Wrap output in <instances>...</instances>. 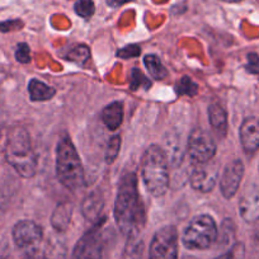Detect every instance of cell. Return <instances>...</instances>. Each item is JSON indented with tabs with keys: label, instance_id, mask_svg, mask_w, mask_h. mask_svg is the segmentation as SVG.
I'll return each instance as SVG.
<instances>
[{
	"label": "cell",
	"instance_id": "6da1fadb",
	"mask_svg": "<svg viewBox=\"0 0 259 259\" xmlns=\"http://www.w3.org/2000/svg\"><path fill=\"white\" fill-rule=\"evenodd\" d=\"M114 220L119 231L128 239H138L146 224V212L138 191L135 173L122 176L114 202Z\"/></svg>",
	"mask_w": 259,
	"mask_h": 259
},
{
	"label": "cell",
	"instance_id": "7a4b0ae2",
	"mask_svg": "<svg viewBox=\"0 0 259 259\" xmlns=\"http://www.w3.org/2000/svg\"><path fill=\"white\" fill-rule=\"evenodd\" d=\"M6 159L21 177H34L37 171V156L26 128L14 127L9 131L6 144Z\"/></svg>",
	"mask_w": 259,
	"mask_h": 259
},
{
	"label": "cell",
	"instance_id": "3957f363",
	"mask_svg": "<svg viewBox=\"0 0 259 259\" xmlns=\"http://www.w3.org/2000/svg\"><path fill=\"white\" fill-rule=\"evenodd\" d=\"M141 177L145 188L154 197H161L169 188V160L159 145H150L141 159Z\"/></svg>",
	"mask_w": 259,
	"mask_h": 259
},
{
	"label": "cell",
	"instance_id": "277c9868",
	"mask_svg": "<svg viewBox=\"0 0 259 259\" xmlns=\"http://www.w3.org/2000/svg\"><path fill=\"white\" fill-rule=\"evenodd\" d=\"M56 176L69 191L76 192L84 186V169L69 136L60 139L56 148Z\"/></svg>",
	"mask_w": 259,
	"mask_h": 259
},
{
	"label": "cell",
	"instance_id": "5b68a950",
	"mask_svg": "<svg viewBox=\"0 0 259 259\" xmlns=\"http://www.w3.org/2000/svg\"><path fill=\"white\" fill-rule=\"evenodd\" d=\"M218 239V226L208 215H200L192 219L182 236V243L189 250H205Z\"/></svg>",
	"mask_w": 259,
	"mask_h": 259
},
{
	"label": "cell",
	"instance_id": "8992f818",
	"mask_svg": "<svg viewBox=\"0 0 259 259\" xmlns=\"http://www.w3.org/2000/svg\"><path fill=\"white\" fill-rule=\"evenodd\" d=\"M104 221L106 218L93 224V226L79 239L76 245L74 246L71 259H102L104 245L102 226Z\"/></svg>",
	"mask_w": 259,
	"mask_h": 259
},
{
	"label": "cell",
	"instance_id": "52a82bcc",
	"mask_svg": "<svg viewBox=\"0 0 259 259\" xmlns=\"http://www.w3.org/2000/svg\"><path fill=\"white\" fill-rule=\"evenodd\" d=\"M149 259H178V230L166 225L159 229L153 236Z\"/></svg>",
	"mask_w": 259,
	"mask_h": 259
},
{
	"label": "cell",
	"instance_id": "ba28073f",
	"mask_svg": "<svg viewBox=\"0 0 259 259\" xmlns=\"http://www.w3.org/2000/svg\"><path fill=\"white\" fill-rule=\"evenodd\" d=\"M188 155L194 164H206L216 154V144L212 136L202 128L193 130L188 139Z\"/></svg>",
	"mask_w": 259,
	"mask_h": 259
},
{
	"label": "cell",
	"instance_id": "9c48e42d",
	"mask_svg": "<svg viewBox=\"0 0 259 259\" xmlns=\"http://www.w3.org/2000/svg\"><path fill=\"white\" fill-rule=\"evenodd\" d=\"M12 235L18 248L33 249L41 243L44 238V230L33 221L22 220L14 225Z\"/></svg>",
	"mask_w": 259,
	"mask_h": 259
},
{
	"label": "cell",
	"instance_id": "30bf717a",
	"mask_svg": "<svg viewBox=\"0 0 259 259\" xmlns=\"http://www.w3.org/2000/svg\"><path fill=\"white\" fill-rule=\"evenodd\" d=\"M244 177V164L243 161L235 159L226 164L223 170V176L220 179V191L226 200H230L238 192L240 187L241 179Z\"/></svg>",
	"mask_w": 259,
	"mask_h": 259
},
{
	"label": "cell",
	"instance_id": "8fae6325",
	"mask_svg": "<svg viewBox=\"0 0 259 259\" xmlns=\"http://www.w3.org/2000/svg\"><path fill=\"white\" fill-rule=\"evenodd\" d=\"M216 181H218L216 165H212L210 161L197 165V168L192 171L191 178H189L192 188L203 192V193L212 191L216 186Z\"/></svg>",
	"mask_w": 259,
	"mask_h": 259
},
{
	"label": "cell",
	"instance_id": "7c38bea8",
	"mask_svg": "<svg viewBox=\"0 0 259 259\" xmlns=\"http://www.w3.org/2000/svg\"><path fill=\"white\" fill-rule=\"evenodd\" d=\"M239 213L245 223L259 220V187L250 186L244 191L239 201Z\"/></svg>",
	"mask_w": 259,
	"mask_h": 259
},
{
	"label": "cell",
	"instance_id": "4fadbf2b",
	"mask_svg": "<svg viewBox=\"0 0 259 259\" xmlns=\"http://www.w3.org/2000/svg\"><path fill=\"white\" fill-rule=\"evenodd\" d=\"M240 143L245 153L253 154L259 149V119L248 117L240 126Z\"/></svg>",
	"mask_w": 259,
	"mask_h": 259
},
{
	"label": "cell",
	"instance_id": "5bb4252c",
	"mask_svg": "<svg viewBox=\"0 0 259 259\" xmlns=\"http://www.w3.org/2000/svg\"><path fill=\"white\" fill-rule=\"evenodd\" d=\"M104 207V197L101 189H94L92 193H89L83 201L81 205V212L83 216L91 223H98L104 216L102 215V211Z\"/></svg>",
	"mask_w": 259,
	"mask_h": 259
},
{
	"label": "cell",
	"instance_id": "9a60e30c",
	"mask_svg": "<svg viewBox=\"0 0 259 259\" xmlns=\"http://www.w3.org/2000/svg\"><path fill=\"white\" fill-rule=\"evenodd\" d=\"M73 216V203L62 202L56 206L51 215V225L59 233H65Z\"/></svg>",
	"mask_w": 259,
	"mask_h": 259
},
{
	"label": "cell",
	"instance_id": "2e32d148",
	"mask_svg": "<svg viewBox=\"0 0 259 259\" xmlns=\"http://www.w3.org/2000/svg\"><path fill=\"white\" fill-rule=\"evenodd\" d=\"M208 121L216 134L221 138H225L228 133V114L220 104L215 103L208 107Z\"/></svg>",
	"mask_w": 259,
	"mask_h": 259
},
{
	"label": "cell",
	"instance_id": "e0dca14e",
	"mask_svg": "<svg viewBox=\"0 0 259 259\" xmlns=\"http://www.w3.org/2000/svg\"><path fill=\"white\" fill-rule=\"evenodd\" d=\"M102 119L111 131L118 128L123 119V104L121 102H112L102 112Z\"/></svg>",
	"mask_w": 259,
	"mask_h": 259
},
{
	"label": "cell",
	"instance_id": "ac0fdd59",
	"mask_svg": "<svg viewBox=\"0 0 259 259\" xmlns=\"http://www.w3.org/2000/svg\"><path fill=\"white\" fill-rule=\"evenodd\" d=\"M28 93L31 101L46 102L54 98L56 91L52 87H49L37 79H31V81L28 83Z\"/></svg>",
	"mask_w": 259,
	"mask_h": 259
},
{
	"label": "cell",
	"instance_id": "d6986e66",
	"mask_svg": "<svg viewBox=\"0 0 259 259\" xmlns=\"http://www.w3.org/2000/svg\"><path fill=\"white\" fill-rule=\"evenodd\" d=\"M144 64H145L150 75L155 80H163L168 75L165 66H164L163 62L160 61V59L156 55H146L145 59H144Z\"/></svg>",
	"mask_w": 259,
	"mask_h": 259
},
{
	"label": "cell",
	"instance_id": "ffe728a7",
	"mask_svg": "<svg viewBox=\"0 0 259 259\" xmlns=\"http://www.w3.org/2000/svg\"><path fill=\"white\" fill-rule=\"evenodd\" d=\"M174 89H176V93L178 96L194 97L198 93V85L189 76H183V78L179 79L176 83Z\"/></svg>",
	"mask_w": 259,
	"mask_h": 259
},
{
	"label": "cell",
	"instance_id": "44dd1931",
	"mask_svg": "<svg viewBox=\"0 0 259 259\" xmlns=\"http://www.w3.org/2000/svg\"><path fill=\"white\" fill-rule=\"evenodd\" d=\"M89 56H91V51H89L88 46L79 45V46H75L69 51V54L66 55V60L75 62L78 65H83L88 61Z\"/></svg>",
	"mask_w": 259,
	"mask_h": 259
},
{
	"label": "cell",
	"instance_id": "7402d4cb",
	"mask_svg": "<svg viewBox=\"0 0 259 259\" xmlns=\"http://www.w3.org/2000/svg\"><path fill=\"white\" fill-rule=\"evenodd\" d=\"M150 87L151 81L139 69H133V71H131V79H130V89L135 92L139 88L149 89Z\"/></svg>",
	"mask_w": 259,
	"mask_h": 259
},
{
	"label": "cell",
	"instance_id": "603a6c76",
	"mask_svg": "<svg viewBox=\"0 0 259 259\" xmlns=\"http://www.w3.org/2000/svg\"><path fill=\"white\" fill-rule=\"evenodd\" d=\"M119 149H121V136L116 135L113 138L109 139L108 145H107L106 150V161L107 164H112L117 159L119 154Z\"/></svg>",
	"mask_w": 259,
	"mask_h": 259
},
{
	"label": "cell",
	"instance_id": "cb8c5ba5",
	"mask_svg": "<svg viewBox=\"0 0 259 259\" xmlns=\"http://www.w3.org/2000/svg\"><path fill=\"white\" fill-rule=\"evenodd\" d=\"M74 8H75V13L81 18H91L96 12L93 0H78Z\"/></svg>",
	"mask_w": 259,
	"mask_h": 259
},
{
	"label": "cell",
	"instance_id": "d4e9b609",
	"mask_svg": "<svg viewBox=\"0 0 259 259\" xmlns=\"http://www.w3.org/2000/svg\"><path fill=\"white\" fill-rule=\"evenodd\" d=\"M245 258V245L243 243H234L225 253L215 259H244Z\"/></svg>",
	"mask_w": 259,
	"mask_h": 259
},
{
	"label": "cell",
	"instance_id": "484cf974",
	"mask_svg": "<svg viewBox=\"0 0 259 259\" xmlns=\"http://www.w3.org/2000/svg\"><path fill=\"white\" fill-rule=\"evenodd\" d=\"M141 54V49L138 45H130V46L123 47V49H119L118 51L116 52L117 57L119 59H133V57H139Z\"/></svg>",
	"mask_w": 259,
	"mask_h": 259
},
{
	"label": "cell",
	"instance_id": "4316f807",
	"mask_svg": "<svg viewBox=\"0 0 259 259\" xmlns=\"http://www.w3.org/2000/svg\"><path fill=\"white\" fill-rule=\"evenodd\" d=\"M16 59L17 61L21 62V64H28L31 61V50H29V46L24 42L19 44L17 46L16 50Z\"/></svg>",
	"mask_w": 259,
	"mask_h": 259
},
{
	"label": "cell",
	"instance_id": "83f0119b",
	"mask_svg": "<svg viewBox=\"0 0 259 259\" xmlns=\"http://www.w3.org/2000/svg\"><path fill=\"white\" fill-rule=\"evenodd\" d=\"M23 27V22L19 19H11V21L0 22V32H12L21 29Z\"/></svg>",
	"mask_w": 259,
	"mask_h": 259
},
{
	"label": "cell",
	"instance_id": "f1b7e54d",
	"mask_svg": "<svg viewBox=\"0 0 259 259\" xmlns=\"http://www.w3.org/2000/svg\"><path fill=\"white\" fill-rule=\"evenodd\" d=\"M249 65H248V69L251 70L253 69V73L258 71L259 69V57L256 56L255 54H249Z\"/></svg>",
	"mask_w": 259,
	"mask_h": 259
},
{
	"label": "cell",
	"instance_id": "f546056e",
	"mask_svg": "<svg viewBox=\"0 0 259 259\" xmlns=\"http://www.w3.org/2000/svg\"><path fill=\"white\" fill-rule=\"evenodd\" d=\"M130 2H135V0H107V6L111 7V8H118L123 4L130 3Z\"/></svg>",
	"mask_w": 259,
	"mask_h": 259
},
{
	"label": "cell",
	"instance_id": "4dcf8cb0",
	"mask_svg": "<svg viewBox=\"0 0 259 259\" xmlns=\"http://www.w3.org/2000/svg\"><path fill=\"white\" fill-rule=\"evenodd\" d=\"M9 258V246L7 243H0V259Z\"/></svg>",
	"mask_w": 259,
	"mask_h": 259
},
{
	"label": "cell",
	"instance_id": "1f68e13d",
	"mask_svg": "<svg viewBox=\"0 0 259 259\" xmlns=\"http://www.w3.org/2000/svg\"><path fill=\"white\" fill-rule=\"evenodd\" d=\"M23 259H47V258L44 255H38V254H36V253H29L28 255L24 256Z\"/></svg>",
	"mask_w": 259,
	"mask_h": 259
},
{
	"label": "cell",
	"instance_id": "d6a6232c",
	"mask_svg": "<svg viewBox=\"0 0 259 259\" xmlns=\"http://www.w3.org/2000/svg\"><path fill=\"white\" fill-rule=\"evenodd\" d=\"M221 2H226V3H238V2H241V0H221Z\"/></svg>",
	"mask_w": 259,
	"mask_h": 259
}]
</instances>
